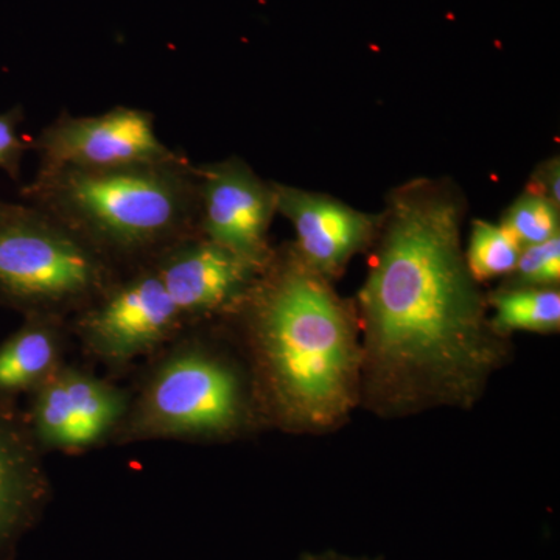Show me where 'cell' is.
<instances>
[{"label":"cell","instance_id":"6","mask_svg":"<svg viewBox=\"0 0 560 560\" xmlns=\"http://www.w3.org/2000/svg\"><path fill=\"white\" fill-rule=\"evenodd\" d=\"M40 168H103L160 164L179 160L160 139L153 114L131 106L97 116H72L62 113L36 139Z\"/></svg>","mask_w":560,"mask_h":560},{"label":"cell","instance_id":"15","mask_svg":"<svg viewBox=\"0 0 560 560\" xmlns=\"http://www.w3.org/2000/svg\"><path fill=\"white\" fill-rule=\"evenodd\" d=\"M523 246L503 224L475 220L464 249L467 267L477 282L503 278L515 270Z\"/></svg>","mask_w":560,"mask_h":560},{"label":"cell","instance_id":"4","mask_svg":"<svg viewBox=\"0 0 560 560\" xmlns=\"http://www.w3.org/2000/svg\"><path fill=\"white\" fill-rule=\"evenodd\" d=\"M108 282L105 254L36 206H18L0 223V301L50 313L91 300Z\"/></svg>","mask_w":560,"mask_h":560},{"label":"cell","instance_id":"13","mask_svg":"<svg viewBox=\"0 0 560 560\" xmlns=\"http://www.w3.org/2000/svg\"><path fill=\"white\" fill-rule=\"evenodd\" d=\"M60 334L50 313H28L20 330L0 345V396L38 389L58 370Z\"/></svg>","mask_w":560,"mask_h":560},{"label":"cell","instance_id":"17","mask_svg":"<svg viewBox=\"0 0 560 560\" xmlns=\"http://www.w3.org/2000/svg\"><path fill=\"white\" fill-rule=\"evenodd\" d=\"M510 276V287H558L560 235L537 245L525 246Z\"/></svg>","mask_w":560,"mask_h":560},{"label":"cell","instance_id":"20","mask_svg":"<svg viewBox=\"0 0 560 560\" xmlns=\"http://www.w3.org/2000/svg\"><path fill=\"white\" fill-rule=\"evenodd\" d=\"M301 560H382L381 558H352V556L341 555V552L337 551H324V552H307V555L302 556Z\"/></svg>","mask_w":560,"mask_h":560},{"label":"cell","instance_id":"12","mask_svg":"<svg viewBox=\"0 0 560 560\" xmlns=\"http://www.w3.org/2000/svg\"><path fill=\"white\" fill-rule=\"evenodd\" d=\"M46 475L31 423L0 396V560L35 517Z\"/></svg>","mask_w":560,"mask_h":560},{"label":"cell","instance_id":"18","mask_svg":"<svg viewBox=\"0 0 560 560\" xmlns=\"http://www.w3.org/2000/svg\"><path fill=\"white\" fill-rule=\"evenodd\" d=\"M21 121V109L14 108L0 113V171L9 173L13 178H20L21 162L25 151L20 131Z\"/></svg>","mask_w":560,"mask_h":560},{"label":"cell","instance_id":"11","mask_svg":"<svg viewBox=\"0 0 560 560\" xmlns=\"http://www.w3.org/2000/svg\"><path fill=\"white\" fill-rule=\"evenodd\" d=\"M276 210L296 232L294 250L302 260L331 279L360 250L370 248L378 230L381 215L361 212L330 197L275 183Z\"/></svg>","mask_w":560,"mask_h":560},{"label":"cell","instance_id":"16","mask_svg":"<svg viewBox=\"0 0 560 560\" xmlns=\"http://www.w3.org/2000/svg\"><path fill=\"white\" fill-rule=\"evenodd\" d=\"M501 224L523 248L537 245L560 235V206L528 187L508 208Z\"/></svg>","mask_w":560,"mask_h":560},{"label":"cell","instance_id":"10","mask_svg":"<svg viewBox=\"0 0 560 560\" xmlns=\"http://www.w3.org/2000/svg\"><path fill=\"white\" fill-rule=\"evenodd\" d=\"M125 412L120 390L70 368H58L36 389L28 419L38 445L79 451L109 433Z\"/></svg>","mask_w":560,"mask_h":560},{"label":"cell","instance_id":"1","mask_svg":"<svg viewBox=\"0 0 560 560\" xmlns=\"http://www.w3.org/2000/svg\"><path fill=\"white\" fill-rule=\"evenodd\" d=\"M463 195L415 179L386 200L359 294L361 390L382 415L467 408L504 361L464 254Z\"/></svg>","mask_w":560,"mask_h":560},{"label":"cell","instance_id":"19","mask_svg":"<svg viewBox=\"0 0 560 560\" xmlns=\"http://www.w3.org/2000/svg\"><path fill=\"white\" fill-rule=\"evenodd\" d=\"M529 189L539 191L545 197L550 198L556 205L560 206V165L559 158L545 162L540 165V171L534 173L533 184Z\"/></svg>","mask_w":560,"mask_h":560},{"label":"cell","instance_id":"14","mask_svg":"<svg viewBox=\"0 0 560 560\" xmlns=\"http://www.w3.org/2000/svg\"><path fill=\"white\" fill-rule=\"evenodd\" d=\"M495 316L490 320L500 335L525 330L552 334L560 327V293L555 287H510L490 298Z\"/></svg>","mask_w":560,"mask_h":560},{"label":"cell","instance_id":"2","mask_svg":"<svg viewBox=\"0 0 560 560\" xmlns=\"http://www.w3.org/2000/svg\"><path fill=\"white\" fill-rule=\"evenodd\" d=\"M242 305L268 396L291 429L329 430L345 420L361 390L357 312L330 279L291 248L270 260Z\"/></svg>","mask_w":560,"mask_h":560},{"label":"cell","instance_id":"3","mask_svg":"<svg viewBox=\"0 0 560 560\" xmlns=\"http://www.w3.org/2000/svg\"><path fill=\"white\" fill-rule=\"evenodd\" d=\"M27 197L103 254L167 248L198 224L197 173L184 158L103 171L40 168Z\"/></svg>","mask_w":560,"mask_h":560},{"label":"cell","instance_id":"9","mask_svg":"<svg viewBox=\"0 0 560 560\" xmlns=\"http://www.w3.org/2000/svg\"><path fill=\"white\" fill-rule=\"evenodd\" d=\"M180 319L160 276L151 268L108 291L83 316L80 329L103 359L128 361L160 345Z\"/></svg>","mask_w":560,"mask_h":560},{"label":"cell","instance_id":"21","mask_svg":"<svg viewBox=\"0 0 560 560\" xmlns=\"http://www.w3.org/2000/svg\"><path fill=\"white\" fill-rule=\"evenodd\" d=\"M13 209V205H7V202H0V223L9 217V213Z\"/></svg>","mask_w":560,"mask_h":560},{"label":"cell","instance_id":"8","mask_svg":"<svg viewBox=\"0 0 560 560\" xmlns=\"http://www.w3.org/2000/svg\"><path fill=\"white\" fill-rule=\"evenodd\" d=\"M267 265L256 264L200 235L168 245L153 270L186 318L242 305Z\"/></svg>","mask_w":560,"mask_h":560},{"label":"cell","instance_id":"7","mask_svg":"<svg viewBox=\"0 0 560 560\" xmlns=\"http://www.w3.org/2000/svg\"><path fill=\"white\" fill-rule=\"evenodd\" d=\"M195 173L202 237L267 265L268 232L278 213L275 183L261 179L241 158L200 165Z\"/></svg>","mask_w":560,"mask_h":560},{"label":"cell","instance_id":"5","mask_svg":"<svg viewBox=\"0 0 560 560\" xmlns=\"http://www.w3.org/2000/svg\"><path fill=\"white\" fill-rule=\"evenodd\" d=\"M245 415V389L231 364L205 350H184L151 378L135 427L147 436H220Z\"/></svg>","mask_w":560,"mask_h":560}]
</instances>
